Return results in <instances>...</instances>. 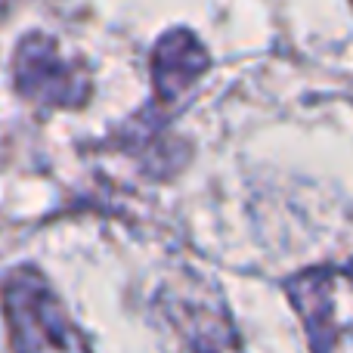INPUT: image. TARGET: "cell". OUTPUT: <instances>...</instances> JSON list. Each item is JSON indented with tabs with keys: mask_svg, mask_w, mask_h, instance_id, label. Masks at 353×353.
<instances>
[{
	"mask_svg": "<svg viewBox=\"0 0 353 353\" xmlns=\"http://www.w3.org/2000/svg\"><path fill=\"white\" fill-rule=\"evenodd\" d=\"M152 68H155V87H159V93L165 99H171L205 68V56H201L199 43L180 31V34H168L159 43Z\"/></svg>",
	"mask_w": 353,
	"mask_h": 353,
	"instance_id": "cell-3",
	"label": "cell"
},
{
	"mask_svg": "<svg viewBox=\"0 0 353 353\" xmlns=\"http://www.w3.org/2000/svg\"><path fill=\"white\" fill-rule=\"evenodd\" d=\"M3 313L16 353H87L84 338L34 270H16L3 282Z\"/></svg>",
	"mask_w": 353,
	"mask_h": 353,
	"instance_id": "cell-1",
	"label": "cell"
},
{
	"mask_svg": "<svg viewBox=\"0 0 353 353\" xmlns=\"http://www.w3.org/2000/svg\"><path fill=\"white\" fill-rule=\"evenodd\" d=\"M16 87L25 99L43 105H78L87 97L90 84L72 62L59 56L53 41L41 34H31L19 43L16 53Z\"/></svg>",
	"mask_w": 353,
	"mask_h": 353,
	"instance_id": "cell-2",
	"label": "cell"
}]
</instances>
